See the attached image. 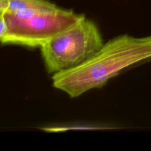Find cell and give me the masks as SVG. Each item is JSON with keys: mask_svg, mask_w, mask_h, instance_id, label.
<instances>
[{"mask_svg": "<svg viewBox=\"0 0 151 151\" xmlns=\"http://www.w3.org/2000/svg\"><path fill=\"white\" fill-rule=\"evenodd\" d=\"M86 18L72 9L57 8L25 18L0 14V40L2 44L41 47L51 38Z\"/></svg>", "mask_w": 151, "mask_h": 151, "instance_id": "cell-3", "label": "cell"}, {"mask_svg": "<svg viewBox=\"0 0 151 151\" xmlns=\"http://www.w3.org/2000/svg\"><path fill=\"white\" fill-rule=\"evenodd\" d=\"M151 59V35L135 37L128 34L115 37L78 66L52 74V86L70 97L102 87L122 70Z\"/></svg>", "mask_w": 151, "mask_h": 151, "instance_id": "cell-1", "label": "cell"}, {"mask_svg": "<svg viewBox=\"0 0 151 151\" xmlns=\"http://www.w3.org/2000/svg\"><path fill=\"white\" fill-rule=\"evenodd\" d=\"M57 8V5L47 0H9V8L5 14L18 18H25Z\"/></svg>", "mask_w": 151, "mask_h": 151, "instance_id": "cell-4", "label": "cell"}, {"mask_svg": "<svg viewBox=\"0 0 151 151\" xmlns=\"http://www.w3.org/2000/svg\"><path fill=\"white\" fill-rule=\"evenodd\" d=\"M104 43L97 25L84 18L41 46V54L47 71L54 74L83 64Z\"/></svg>", "mask_w": 151, "mask_h": 151, "instance_id": "cell-2", "label": "cell"}]
</instances>
